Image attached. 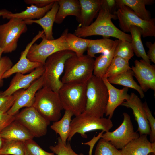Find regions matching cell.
<instances>
[{
    "instance_id": "1",
    "label": "cell",
    "mask_w": 155,
    "mask_h": 155,
    "mask_svg": "<svg viewBox=\"0 0 155 155\" xmlns=\"http://www.w3.org/2000/svg\"><path fill=\"white\" fill-rule=\"evenodd\" d=\"M117 19L115 14L110 12L104 0L95 20L87 26H79L74 34L80 37H86L93 35L102 36L104 38L112 37L121 41L131 42V35L124 33L117 28L111 19Z\"/></svg>"
},
{
    "instance_id": "2",
    "label": "cell",
    "mask_w": 155,
    "mask_h": 155,
    "mask_svg": "<svg viewBox=\"0 0 155 155\" xmlns=\"http://www.w3.org/2000/svg\"><path fill=\"white\" fill-rule=\"evenodd\" d=\"M108 97V90L102 78L93 75L87 82L86 105L83 112L96 117H103Z\"/></svg>"
},
{
    "instance_id": "3",
    "label": "cell",
    "mask_w": 155,
    "mask_h": 155,
    "mask_svg": "<svg viewBox=\"0 0 155 155\" xmlns=\"http://www.w3.org/2000/svg\"><path fill=\"white\" fill-rule=\"evenodd\" d=\"M87 82H73L63 84L58 92L63 109L78 115L85 110Z\"/></svg>"
},
{
    "instance_id": "4",
    "label": "cell",
    "mask_w": 155,
    "mask_h": 155,
    "mask_svg": "<svg viewBox=\"0 0 155 155\" xmlns=\"http://www.w3.org/2000/svg\"><path fill=\"white\" fill-rule=\"evenodd\" d=\"M75 54L71 51L65 50L57 52L47 58L44 65L43 87L58 93L63 85L60 78L64 72L65 62Z\"/></svg>"
},
{
    "instance_id": "5",
    "label": "cell",
    "mask_w": 155,
    "mask_h": 155,
    "mask_svg": "<svg viewBox=\"0 0 155 155\" xmlns=\"http://www.w3.org/2000/svg\"><path fill=\"white\" fill-rule=\"evenodd\" d=\"M94 60L87 55L78 56L75 54L68 59L61 80L63 84L87 82L93 75Z\"/></svg>"
},
{
    "instance_id": "6",
    "label": "cell",
    "mask_w": 155,
    "mask_h": 155,
    "mask_svg": "<svg viewBox=\"0 0 155 155\" xmlns=\"http://www.w3.org/2000/svg\"><path fill=\"white\" fill-rule=\"evenodd\" d=\"M32 106L50 122L59 120L63 109L58 93L45 87L36 92Z\"/></svg>"
},
{
    "instance_id": "7",
    "label": "cell",
    "mask_w": 155,
    "mask_h": 155,
    "mask_svg": "<svg viewBox=\"0 0 155 155\" xmlns=\"http://www.w3.org/2000/svg\"><path fill=\"white\" fill-rule=\"evenodd\" d=\"M68 30V29H65L59 38L53 40L46 39L44 34L41 42L39 44L34 43L30 48L27 58L31 61L40 63L44 65L47 58L53 54L61 51L70 50L66 41Z\"/></svg>"
},
{
    "instance_id": "8",
    "label": "cell",
    "mask_w": 155,
    "mask_h": 155,
    "mask_svg": "<svg viewBox=\"0 0 155 155\" xmlns=\"http://www.w3.org/2000/svg\"><path fill=\"white\" fill-rule=\"evenodd\" d=\"M71 121L67 140L70 141L76 133L86 138V133L88 132L101 130L104 132L109 131L113 124L108 118L97 117L87 115L83 112L75 116Z\"/></svg>"
},
{
    "instance_id": "9",
    "label": "cell",
    "mask_w": 155,
    "mask_h": 155,
    "mask_svg": "<svg viewBox=\"0 0 155 155\" xmlns=\"http://www.w3.org/2000/svg\"><path fill=\"white\" fill-rule=\"evenodd\" d=\"M115 14L119 20V27L124 32H129L130 27L133 26L141 29L143 37L155 36V18L143 20L126 5L119 7Z\"/></svg>"
},
{
    "instance_id": "10",
    "label": "cell",
    "mask_w": 155,
    "mask_h": 155,
    "mask_svg": "<svg viewBox=\"0 0 155 155\" xmlns=\"http://www.w3.org/2000/svg\"><path fill=\"white\" fill-rule=\"evenodd\" d=\"M27 25L24 20L16 18L0 25V47L3 53H11L16 49L21 35L27 30Z\"/></svg>"
},
{
    "instance_id": "11",
    "label": "cell",
    "mask_w": 155,
    "mask_h": 155,
    "mask_svg": "<svg viewBox=\"0 0 155 155\" xmlns=\"http://www.w3.org/2000/svg\"><path fill=\"white\" fill-rule=\"evenodd\" d=\"M16 120L23 126L34 137L45 135L49 121L42 116L33 107L26 108L15 115Z\"/></svg>"
},
{
    "instance_id": "12",
    "label": "cell",
    "mask_w": 155,
    "mask_h": 155,
    "mask_svg": "<svg viewBox=\"0 0 155 155\" xmlns=\"http://www.w3.org/2000/svg\"><path fill=\"white\" fill-rule=\"evenodd\" d=\"M121 124L114 131L102 134L101 138L109 142L117 149L121 150L133 140L138 138L140 134L134 130L131 117L127 113H123Z\"/></svg>"
},
{
    "instance_id": "13",
    "label": "cell",
    "mask_w": 155,
    "mask_h": 155,
    "mask_svg": "<svg viewBox=\"0 0 155 155\" xmlns=\"http://www.w3.org/2000/svg\"><path fill=\"white\" fill-rule=\"evenodd\" d=\"M131 69L144 92L151 89L155 91V66L143 59L136 60Z\"/></svg>"
},
{
    "instance_id": "14",
    "label": "cell",
    "mask_w": 155,
    "mask_h": 155,
    "mask_svg": "<svg viewBox=\"0 0 155 155\" xmlns=\"http://www.w3.org/2000/svg\"><path fill=\"white\" fill-rule=\"evenodd\" d=\"M44 34L43 30L39 31L37 34L26 46L22 51L19 60L3 75L2 79L7 78L14 73H20L24 74L31 72L37 68L43 65L42 64L29 60L27 56L28 51L32 45Z\"/></svg>"
},
{
    "instance_id": "15",
    "label": "cell",
    "mask_w": 155,
    "mask_h": 155,
    "mask_svg": "<svg viewBox=\"0 0 155 155\" xmlns=\"http://www.w3.org/2000/svg\"><path fill=\"white\" fill-rule=\"evenodd\" d=\"M121 105L132 110L135 119L138 124L137 131L140 135H150V129L143 103L139 97L134 93H131L129 98Z\"/></svg>"
},
{
    "instance_id": "16",
    "label": "cell",
    "mask_w": 155,
    "mask_h": 155,
    "mask_svg": "<svg viewBox=\"0 0 155 155\" xmlns=\"http://www.w3.org/2000/svg\"><path fill=\"white\" fill-rule=\"evenodd\" d=\"M43 75L33 82L27 89L24 90L15 100L13 104L7 111V113L14 115L23 107L32 106L36 94L43 86Z\"/></svg>"
},
{
    "instance_id": "17",
    "label": "cell",
    "mask_w": 155,
    "mask_h": 155,
    "mask_svg": "<svg viewBox=\"0 0 155 155\" xmlns=\"http://www.w3.org/2000/svg\"><path fill=\"white\" fill-rule=\"evenodd\" d=\"M44 71V66L42 65L26 75L16 73L12 79L9 87L1 92L2 94L4 96H10L20 90L27 89L33 82L43 75Z\"/></svg>"
},
{
    "instance_id": "18",
    "label": "cell",
    "mask_w": 155,
    "mask_h": 155,
    "mask_svg": "<svg viewBox=\"0 0 155 155\" xmlns=\"http://www.w3.org/2000/svg\"><path fill=\"white\" fill-rule=\"evenodd\" d=\"M107 88L108 94V100L105 115L111 119L116 108L129 97L128 93L129 88L124 87L122 89L115 87L108 81L107 78H102Z\"/></svg>"
},
{
    "instance_id": "19",
    "label": "cell",
    "mask_w": 155,
    "mask_h": 155,
    "mask_svg": "<svg viewBox=\"0 0 155 155\" xmlns=\"http://www.w3.org/2000/svg\"><path fill=\"white\" fill-rule=\"evenodd\" d=\"M121 150V155H148L155 154V142H151L147 135H143L129 142Z\"/></svg>"
},
{
    "instance_id": "20",
    "label": "cell",
    "mask_w": 155,
    "mask_h": 155,
    "mask_svg": "<svg viewBox=\"0 0 155 155\" xmlns=\"http://www.w3.org/2000/svg\"><path fill=\"white\" fill-rule=\"evenodd\" d=\"M80 12L77 19L79 26H87L90 25L100 9L104 0H79Z\"/></svg>"
},
{
    "instance_id": "21",
    "label": "cell",
    "mask_w": 155,
    "mask_h": 155,
    "mask_svg": "<svg viewBox=\"0 0 155 155\" xmlns=\"http://www.w3.org/2000/svg\"><path fill=\"white\" fill-rule=\"evenodd\" d=\"M5 141L17 140L23 142L34 137L30 132L17 121L14 120L0 132Z\"/></svg>"
},
{
    "instance_id": "22",
    "label": "cell",
    "mask_w": 155,
    "mask_h": 155,
    "mask_svg": "<svg viewBox=\"0 0 155 155\" xmlns=\"http://www.w3.org/2000/svg\"><path fill=\"white\" fill-rule=\"evenodd\" d=\"M59 9L57 0L55 2L51 9L42 18L36 20H24L27 24L36 23L42 28L44 36L48 40L54 39L53 27L55 22L56 15Z\"/></svg>"
},
{
    "instance_id": "23",
    "label": "cell",
    "mask_w": 155,
    "mask_h": 155,
    "mask_svg": "<svg viewBox=\"0 0 155 155\" xmlns=\"http://www.w3.org/2000/svg\"><path fill=\"white\" fill-rule=\"evenodd\" d=\"M59 9L55 17V22L61 23L68 16H72L78 19L80 12V6L78 0H57Z\"/></svg>"
},
{
    "instance_id": "24",
    "label": "cell",
    "mask_w": 155,
    "mask_h": 155,
    "mask_svg": "<svg viewBox=\"0 0 155 155\" xmlns=\"http://www.w3.org/2000/svg\"><path fill=\"white\" fill-rule=\"evenodd\" d=\"M117 9L122 5L130 8L138 17L143 20H148L151 18L149 11L146 9V5L154 3L153 0H116Z\"/></svg>"
},
{
    "instance_id": "25",
    "label": "cell",
    "mask_w": 155,
    "mask_h": 155,
    "mask_svg": "<svg viewBox=\"0 0 155 155\" xmlns=\"http://www.w3.org/2000/svg\"><path fill=\"white\" fill-rule=\"evenodd\" d=\"M54 3L43 7H38L35 5H32L28 7L26 9L20 12L16 13H11L2 18L8 19L16 18L23 20L35 19H38L43 17L51 9Z\"/></svg>"
},
{
    "instance_id": "26",
    "label": "cell",
    "mask_w": 155,
    "mask_h": 155,
    "mask_svg": "<svg viewBox=\"0 0 155 155\" xmlns=\"http://www.w3.org/2000/svg\"><path fill=\"white\" fill-rule=\"evenodd\" d=\"M119 41L115 40V44L109 51L102 53L94 60L93 75L102 78L106 72L114 56V51Z\"/></svg>"
},
{
    "instance_id": "27",
    "label": "cell",
    "mask_w": 155,
    "mask_h": 155,
    "mask_svg": "<svg viewBox=\"0 0 155 155\" xmlns=\"http://www.w3.org/2000/svg\"><path fill=\"white\" fill-rule=\"evenodd\" d=\"M134 75L133 72L131 69L120 74L108 78L107 80L111 84L121 85L136 90L140 98H143L145 96L144 92L140 86L134 80Z\"/></svg>"
},
{
    "instance_id": "28",
    "label": "cell",
    "mask_w": 155,
    "mask_h": 155,
    "mask_svg": "<svg viewBox=\"0 0 155 155\" xmlns=\"http://www.w3.org/2000/svg\"><path fill=\"white\" fill-rule=\"evenodd\" d=\"M74 115L70 111L65 110L63 117L58 121L53 122L51 128L59 135L62 142L66 144L69 134L72 117Z\"/></svg>"
},
{
    "instance_id": "29",
    "label": "cell",
    "mask_w": 155,
    "mask_h": 155,
    "mask_svg": "<svg viewBox=\"0 0 155 155\" xmlns=\"http://www.w3.org/2000/svg\"><path fill=\"white\" fill-rule=\"evenodd\" d=\"M129 32L131 34V43L134 53L137 57H141L143 60L150 64V61L147 56L142 41L141 29L138 27L131 26L129 28Z\"/></svg>"
},
{
    "instance_id": "30",
    "label": "cell",
    "mask_w": 155,
    "mask_h": 155,
    "mask_svg": "<svg viewBox=\"0 0 155 155\" xmlns=\"http://www.w3.org/2000/svg\"><path fill=\"white\" fill-rule=\"evenodd\" d=\"M115 43V40L108 38L91 40L87 49V55L92 57H95L96 54L104 53L110 50Z\"/></svg>"
},
{
    "instance_id": "31",
    "label": "cell",
    "mask_w": 155,
    "mask_h": 155,
    "mask_svg": "<svg viewBox=\"0 0 155 155\" xmlns=\"http://www.w3.org/2000/svg\"><path fill=\"white\" fill-rule=\"evenodd\" d=\"M91 40L79 37L74 34L68 33L66 41L71 51L78 56H81L87 50Z\"/></svg>"
},
{
    "instance_id": "32",
    "label": "cell",
    "mask_w": 155,
    "mask_h": 155,
    "mask_svg": "<svg viewBox=\"0 0 155 155\" xmlns=\"http://www.w3.org/2000/svg\"><path fill=\"white\" fill-rule=\"evenodd\" d=\"M129 61V60L120 57H114L106 72L103 77L108 78L131 69Z\"/></svg>"
},
{
    "instance_id": "33",
    "label": "cell",
    "mask_w": 155,
    "mask_h": 155,
    "mask_svg": "<svg viewBox=\"0 0 155 155\" xmlns=\"http://www.w3.org/2000/svg\"><path fill=\"white\" fill-rule=\"evenodd\" d=\"M2 155H24V142L17 140L5 141L0 149Z\"/></svg>"
},
{
    "instance_id": "34",
    "label": "cell",
    "mask_w": 155,
    "mask_h": 155,
    "mask_svg": "<svg viewBox=\"0 0 155 155\" xmlns=\"http://www.w3.org/2000/svg\"><path fill=\"white\" fill-rule=\"evenodd\" d=\"M20 94L19 92L15 93L11 100L0 109V132L15 120V115H10L7 113V112L12 106Z\"/></svg>"
},
{
    "instance_id": "35",
    "label": "cell",
    "mask_w": 155,
    "mask_h": 155,
    "mask_svg": "<svg viewBox=\"0 0 155 155\" xmlns=\"http://www.w3.org/2000/svg\"><path fill=\"white\" fill-rule=\"evenodd\" d=\"M134 55L131 42L119 40L115 49L114 56L129 60Z\"/></svg>"
},
{
    "instance_id": "36",
    "label": "cell",
    "mask_w": 155,
    "mask_h": 155,
    "mask_svg": "<svg viewBox=\"0 0 155 155\" xmlns=\"http://www.w3.org/2000/svg\"><path fill=\"white\" fill-rule=\"evenodd\" d=\"M94 155H121V150L102 138L97 144Z\"/></svg>"
},
{
    "instance_id": "37",
    "label": "cell",
    "mask_w": 155,
    "mask_h": 155,
    "mask_svg": "<svg viewBox=\"0 0 155 155\" xmlns=\"http://www.w3.org/2000/svg\"><path fill=\"white\" fill-rule=\"evenodd\" d=\"M50 149L57 155H84L83 153L77 154L72 148L69 143H63L59 137L57 138V143L55 146H50Z\"/></svg>"
},
{
    "instance_id": "38",
    "label": "cell",
    "mask_w": 155,
    "mask_h": 155,
    "mask_svg": "<svg viewBox=\"0 0 155 155\" xmlns=\"http://www.w3.org/2000/svg\"><path fill=\"white\" fill-rule=\"evenodd\" d=\"M24 155H55L43 149L33 139L24 142Z\"/></svg>"
},
{
    "instance_id": "39",
    "label": "cell",
    "mask_w": 155,
    "mask_h": 155,
    "mask_svg": "<svg viewBox=\"0 0 155 155\" xmlns=\"http://www.w3.org/2000/svg\"><path fill=\"white\" fill-rule=\"evenodd\" d=\"M144 109L145 111L147 119L150 129V141L151 142H155V119L152 115L146 102L143 103Z\"/></svg>"
},
{
    "instance_id": "40",
    "label": "cell",
    "mask_w": 155,
    "mask_h": 155,
    "mask_svg": "<svg viewBox=\"0 0 155 155\" xmlns=\"http://www.w3.org/2000/svg\"><path fill=\"white\" fill-rule=\"evenodd\" d=\"M13 66V63L9 57L5 56L2 57L0 60V87L3 84V75Z\"/></svg>"
},
{
    "instance_id": "41",
    "label": "cell",
    "mask_w": 155,
    "mask_h": 155,
    "mask_svg": "<svg viewBox=\"0 0 155 155\" xmlns=\"http://www.w3.org/2000/svg\"><path fill=\"white\" fill-rule=\"evenodd\" d=\"M57 0H24L25 3L27 4L34 5L38 7H45Z\"/></svg>"
},
{
    "instance_id": "42",
    "label": "cell",
    "mask_w": 155,
    "mask_h": 155,
    "mask_svg": "<svg viewBox=\"0 0 155 155\" xmlns=\"http://www.w3.org/2000/svg\"><path fill=\"white\" fill-rule=\"evenodd\" d=\"M146 45L149 49L147 54V56L150 60L155 63V42L152 43L151 42H147Z\"/></svg>"
},
{
    "instance_id": "43",
    "label": "cell",
    "mask_w": 155,
    "mask_h": 155,
    "mask_svg": "<svg viewBox=\"0 0 155 155\" xmlns=\"http://www.w3.org/2000/svg\"><path fill=\"white\" fill-rule=\"evenodd\" d=\"M14 93L10 96H4L0 93V109L8 104L13 99Z\"/></svg>"
},
{
    "instance_id": "44",
    "label": "cell",
    "mask_w": 155,
    "mask_h": 155,
    "mask_svg": "<svg viewBox=\"0 0 155 155\" xmlns=\"http://www.w3.org/2000/svg\"><path fill=\"white\" fill-rule=\"evenodd\" d=\"M104 1L111 13L115 14L117 8L116 0H104Z\"/></svg>"
},
{
    "instance_id": "45",
    "label": "cell",
    "mask_w": 155,
    "mask_h": 155,
    "mask_svg": "<svg viewBox=\"0 0 155 155\" xmlns=\"http://www.w3.org/2000/svg\"><path fill=\"white\" fill-rule=\"evenodd\" d=\"M12 13L11 11L5 9H3L0 10V16L3 17L4 16Z\"/></svg>"
},
{
    "instance_id": "46",
    "label": "cell",
    "mask_w": 155,
    "mask_h": 155,
    "mask_svg": "<svg viewBox=\"0 0 155 155\" xmlns=\"http://www.w3.org/2000/svg\"><path fill=\"white\" fill-rule=\"evenodd\" d=\"M5 140L0 136V149L3 146Z\"/></svg>"
},
{
    "instance_id": "47",
    "label": "cell",
    "mask_w": 155,
    "mask_h": 155,
    "mask_svg": "<svg viewBox=\"0 0 155 155\" xmlns=\"http://www.w3.org/2000/svg\"><path fill=\"white\" fill-rule=\"evenodd\" d=\"M3 53V50L1 47H0V60L2 57V55Z\"/></svg>"
},
{
    "instance_id": "48",
    "label": "cell",
    "mask_w": 155,
    "mask_h": 155,
    "mask_svg": "<svg viewBox=\"0 0 155 155\" xmlns=\"http://www.w3.org/2000/svg\"><path fill=\"white\" fill-rule=\"evenodd\" d=\"M148 155H155V154L153 153H150Z\"/></svg>"
},
{
    "instance_id": "49",
    "label": "cell",
    "mask_w": 155,
    "mask_h": 155,
    "mask_svg": "<svg viewBox=\"0 0 155 155\" xmlns=\"http://www.w3.org/2000/svg\"><path fill=\"white\" fill-rule=\"evenodd\" d=\"M0 155H2L0 154Z\"/></svg>"
}]
</instances>
